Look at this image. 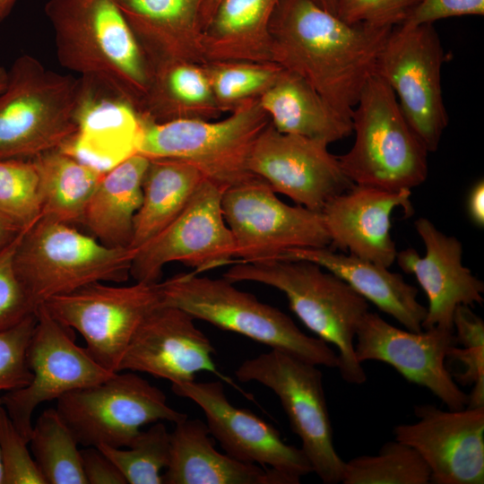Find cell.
<instances>
[{
    "mask_svg": "<svg viewBox=\"0 0 484 484\" xmlns=\"http://www.w3.org/2000/svg\"><path fill=\"white\" fill-rule=\"evenodd\" d=\"M161 304L159 282L135 281L127 286L91 283L42 306L58 323L84 338L85 349L97 363L118 372L138 327Z\"/></svg>",
    "mask_w": 484,
    "mask_h": 484,
    "instance_id": "cell-12",
    "label": "cell"
},
{
    "mask_svg": "<svg viewBox=\"0 0 484 484\" xmlns=\"http://www.w3.org/2000/svg\"><path fill=\"white\" fill-rule=\"evenodd\" d=\"M321 8L336 15V8L338 0H312Z\"/></svg>",
    "mask_w": 484,
    "mask_h": 484,
    "instance_id": "cell-49",
    "label": "cell"
},
{
    "mask_svg": "<svg viewBox=\"0 0 484 484\" xmlns=\"http://www.w3.org/2000/svg\"><path fill=\"white\" fill-rule=\"evenodd\" d=\"M343 484H428L430 470L419 453L394 439L377 454L345 462Z\"/></svg>",
    "mask_w": 484,
    "mask_h": 484,
    "instance_id": "cell-34",
    "label": "cell"
},
{
    "mask_svg": "<svg viewBox=\"0 0 484 484\" xmlns=\"http://www.w3.org/2000/svg\"><path fill=\"white\" fill-rule=\"evenodd\" d=\"M80 79L76 130L60 150L106 172L136 152L143 115L99 82Z\"/></svg>",
    "mask_w": 484,
    "mask_h": 484,
    "instance_id": "cell-23",
    "label": "cell"
},
{
    "mask_svg": "<svg viewBox=\"0 0 484 484\" xmlns=\"http://www.w3.org/2000/svg\"><path fill=\"white\" fill-rule=\"evenodd\" d=\"M194 320L175 307L161 304L154 308L135 332L118 372L147 373L179 385L207 371L235 385L219 373L212 359L215 349Z\"/></svg>",
    "mask_w": 484,
    "mask_h": 484,
    "instance_id": "cell-20",
    "label": "cell"
},
{
    "mask_svg": "<svg viewBox=\"0 0 484 484\" xmlns=\"http://www.w3.org/2000/svg\"><path fill=\"white\" fill-rule=\"evenodd\" d=\"M221 0H203L201 8V24L203 30L211 21Z\"/></svg>",
    "mask_w": 484,
    "mask_h": 484,
    "instance_id": "cell-47",
    "label": "cell"
},
{
    "mask_svg": "<svg viewBox=\"0 0 484 484\" xmlns=\"http://www.w3.org/2000/svg\"><path fill=\"white\" fill-rule=\"evenodd\" d=\"M0 404H1V400H0ZM0 484H4V473H3L1 456H0Z\"/></svg>",
    "mask_w": 484,
    "mask_h": 484,
    "instance_id": "cell-51",
    "label": "cell"
},
{
    "mask_svg": "<svg viewBox=\"0 0 484 484\" xmlns=\"http://www.w3.org/2000/svg\"><path fill=\"white\" fill-rule=\"evenodd\" d=\"M7 82V71L0 66V92L4 89Z\"/></svg>",
    "mask_w": 484,
    "mask_h": 484,
    "instance_id": "cell-50",
    "label": "cell"
},
{
    "mask_svg": "<svg viewBox=\"0 0 484 484\" xmlns=\"http://www.w3.org/2000/svg\"><path fill=\"white\" fill-rule=\"evenodd\" d=\"M414 225L425 255L410 247L397 252L395 260L403 272L416 277L427 295L422 330L435 326L454 330L455 308L482 304L484 283L462 264V246L455 237L445 235L427 218H419Z\"/></svg>",
    "mask_w": 484,
    "mask_h": 484,
    "instance_id": "cell-21",
    "label": "cell"
},
{
    "mask_svg": "<svg viewBox=\"0 0 484 484\" xmlns=\"http://www.w3.org/2000/svg\"><path fill=\"white\" fill-rule=\"evenodd\" d=\"M411 192H389L353 185L330 199L321 211L330 237L329 247L389 268L396 259L391 236V215L402 208L406 216L413 212Z\"/></svg>",
    "mask_w": 484,
    "mask_h": 484,
    "instance_id": "cell-22",
    "label": "cell"
},
{
    "mask_svg": "<svg viewBox=\"0 0 484 484\" xmlns=\"http://www.w3.org/2000/svg\"><path fill=\"white\" fill-rule=\"evenodd\" d=\"M42 216L39 176L31 160H0V217L28 230Z\"/></svg>",
    "mask_w": 484,
    "mask_h": 484,
    "instance_id": "cell-37",
    "label": "cell"
},
{
    "mask_svg": "<svg viewBox=\"0 0 484 484\" xmlns=\"http://www.w3.org/2000/svg\"><path fill=\"white\" fill-rule=\"evenodd\" d=\"M269 124L258 96L239 102L226 118L218 121L179 118L156 122L143 115L136 152L148 159L187 161L225 190L255 177L248 169L250 152Z\"/></svg>",
    "mask_w": 484,
    "mask_h": 484,
    "instance_id": "cell-6",
    "label": "cell"
},
{
    "mask_svg": "<svg viewBox=\"0 0 484 484\" xmlns=\"http://www.w3.org/2000/svg\"><path fill=\"white\" fill-rule=\"evenodd\" d=\"M350 118L353 145L337 158L353 184L398 192L425 182L428 151L406 121L395 94L377 74L366 82Z\"/></svg>",
    "mask_w": 484,
    "mask_h": 484,
    "instance_id": "cell-5",
    "label": "cell"
},
{
    "mask_svg": "<svg viewBox=\"0 0 484 484\" xmlns=\"http://www.w3.org/2000/svg\"><path fill=\"white\" fill-rule=\"evenodd\" d=\"M25 231H21L0 249V330L19 324L36 311L14 266L16 248Z\"/></svg>",
    "mask_w": 484,
    "mask_h": 484,
    "instance_id": "cell-41",
    "label": "cell"
},
{
    "mask_svg": "<svg viewBox=\"0 0 484 484\" xmlns=\"http://www.w3.org/2000/svg\"><path fill=\"white\" fill-rule=\"evenodd\" d=\"M39 176L41 218L81 224L86 205L104 175L60 149L31 160Z\"/></svg>",
    "mask_w": 484,
    "mask_h": 484,
    "instance_id": "cell-31",
    "label": "cell"
},
{
    "mask_svg": "<svg viewBox=\"0 0 484 484\" xmlns=\"http://www.w3.org/2000/svg\"><path fill=\"white\" fill-rule=\"evenodd\" d=\"M317 367L272 349L245 360L235 376L243 383H260L277 395L313 472L324 484H337L342 480L345 462L334 447L323 375Z\"/></svg>",
    "mask_w": 484,
    "mask_h": 484,
    "instance_id": "cell-9",
    "label": "cell"
},
{
    "mask_svg": "<svg viewBox=\"0 0 484 484\" xmlns=\"http://www.w3.org/2000/svg\"><path fill=\"white\" fill-rule=\"evenodd\" d=\"M205 179L187 161L150 159L143 181L142 203L134 220L130 248L142 246L171 223Z\"/></svg>",
    "mask_w": 484,
    "mask_h": 484,
    "instance_id": "cell-30",
    "label": "cell"
},
{
    "mask_svg": "<svg viewBox=\"0 0 484 484\" xmlns=\"http://www.w3.org/2000/svg\"><path fill=\"white\" fill-rule=\"evenodd\" d=\"M467 212L471 220L479 228L484 227V180L479 179L471 188L467 197Z\"/></svg>",
    "mask_w": 484,
    "mask_h": 484,
    "instance_id": "cell-45",
    "label": "cell"
},
{
    "mask_svg": "<svg viewBox=\"0 0 484 484\" xmlns=\"http://www.w3.org/2000/svg\"><path fill=\"white\" fill-rule=\"evenodd\" d=\"M280 0H221L203 30L205 64L272 63L270 24Z\"/></svg>",
    "mask_w": 484,
    "mask_h": 484,
    "instance_id": "cell-27",
    "label": "cell"
},
{
    "mask_svg": "<svg viewBox=\"0 0 484 484\" xmlns=\"http://www.w3.org/2000/svg\"><path fill=\"white\" fill-rule=\"evenodd\" d=\"M393 28L349 24L312 0H280L270 24L271 59L350 118Z\"/></svg>",
    "mask_w": 484,
    "mask_h": 484,
    "instance_id": "cell-1",
    "label": "cell"
},
{
    "mask_svg": "<svg viewBox=\"0 0 484 484\" xmlns=\"http://www.w3.org/2000/svg\"><path fill=\"white\" fill-rule=\"evenodd\" d=\"M279 258L302 259L319 264L407 330L422 331L427 307L418 300V289L406 282L400 273L351 255L339 254L329 246L294 248Z\"/></svg>",
    "mask_w": 484,
    "mask_h": 484,
    "instance_id": "cell-26",
    "label": "cell"
},
{
    "mask_svg": "<svg viewBox=\"0 0 484 484\" xmlns=\"http://www.w3.org/2000/svg\"><path fill=\"white\" fill-rule=\"evenodd\" d=\"M56 410L84 446L126 447L141 428L157 421L177 423L186 414L168 405L163 392L133 371L67 393Z\"/></svg>",
    "mask_w": 484,
    "mask_h": 484,
    "instance_id": "cell-11",
    "label": "cell"
},
{
    "mask_svg": "<svg viewBox=\"0 0 484 484\" xmlns=\"http://www.w3.org/2000/svg\"><path fill=\"white\" fill-rule=\"evenodd\" d=\"M16 0H0V22L12 12Z\"/></svg>",
    "mask_w": 484,
    "mask_h": 484,
    "instance_id": "cell-48",
    "label": "cell"
},
{
    "mask_svg": "<svg viewBox=\"0 0 484 484\" xmlns=\"http://www.w3.org/2000/svg\"><path fill=\"white\" fill-rule=\"evenodd\" d=\"M271 124L281 133L298 134L327 144L352 133L351 119L330 106L298 75L282 69L259 96Z\"/></svg>",
    "mask_w": 484,
    "mask_h": 484,
    "instance_id": "cell-28",
    "label": "cell"
},
{
    "mask_svg": "<svg viewBox=\"0 0 484 484\" xmlns=\"http://www.w3.org/2000/svg\"><path fill=\"white\" fill-rule=\"evenodd\" d=\"M87 484H125L117 466L99 448L89 446L81 451Z\"/></svg>",
    "mask_w": 484,
    "mask_h": 484,
    "instance_id": "cell-44",
    "label": "cell"
},
{
    "mask_svg": "<svg viewBox=\"0 0 484 484\" xmlns=\"http://www.w3.org/2000/svg\"><path fill=\"white\" fill-rule=\"evenodd\" d=\"M28 445L29 441L21 435L0 404V456L4 484H47Z\"/></svg>",
    "mask_w": 484,
    "mask_h": 484,
    "instance_id": "cell-40",
    "label": "cell"
},
{
    "mask_svg": "<svg viewBox=\"0 0 484 484\" xmlns=\"http://www.w3.org/2000/svg\"><path fill=\"white\" fill-rule=\"evenodd\" d=\"M171 389L203 410L211 436L232 458L275 470L292 484H298L303 476L313 472L301 448L286 444L272 425L250 411L232 405L221 381L194 380L171 385Z\"/></svg>",
    "mask_w": 484,
    "mask_h": 484,
    "instance_id": "cell-18",
    "label": "cell"
},
{
    "mask_svg": "<svg viewBox=\"0 0 484 484\" xmlns=\"http://www.w3.org/2000/svg\"><path fill=\"white\" fill-rule=\"evenodd\" d=\"M454 343V330H402L368 311L357 328L355 355L361 364L376 360L390 365L409 382L429 390L449 410H462L468 406L469 394L459 387L445 362Z\"/></svg>",
    "mask_w": 484,
    "mask_h": 484,
    "instance_id": "cell-17",
    "label": "cell"
},
{
    "mask_svg": "<svg viewBox=\"0 0 484 484\" xmlns=\"http://www.w3.org/2000/svg\"><path fill=\"white\" fill-rule=\"evenodd\" d=\"M328 145L320 140L279 132L270 122L252 148L248 169L275 193L321 212L330 199L354 185Z\"/></svg>",
    "mask_w": 484,
    "mask_h": 484,
    "instance_id": "cell-16",
    "label": "cell"
},
{
    "mask_svg": "<svg viewBox=\"0 0 484 484\" xmlns=\"http://www.w3.org/2000/svg\"><path fill=\"white\" fill-rule=\"evenodd\" d=\"M36 323L35 311L19 324L0 330V393L30 384L32 374L27 364V349Z\"/></svg>",
    "mask_w": 484,
    "mask_h": 484,
    "instance_id": "cell-39",
    "label": "cell"
},
{
    "mask_svg": "<svg viewBox=\"0 0 484 484\" xmlns=\"http://www.w3.org/2000/svg\"><path fill=\"white\" fill-rule=\"evenodd\" d=\"M445 61L433 23L402 24L391 30L374 69L395 94L406 121L428 152L437 150L449 121L441 87Z\"/></svg>",
    "mask_w": 484,
    "mask_h": 484,
    "instance_id": "cell-10",
    "label": "cell"
},
{
    "mask_svg": "<svg viewBox=\"0 0 484 484\" xmlns=\"http://www.w3.org/2000/svg\"><path fill=\"white\" fill-rule=\"evenodd\" d=\"M37 323L27 349V364L32 374L28 385L4 393L1 404L21 435L29 441L32 414L42 402L98 385L116 372L97 363L85 347L78 346L68 328L53 318L40 305Z\"/></svg>",
    "mask_w": 484,
    "mask_h": 484,
    "instance_id": "cell-15",
    "label": "cell"
},
{
    "mask_svg": "<svg viewBox=\"0 0 484 484\" xmlns=\"http://www.w3.org/2000/svg\"><path fill=\"white\" fill-rule=\"evenodd\" d=\"M484 14V0H421L402 25L415 26L436 21Z\"/></svg>",
    "mask_w": 484,
    "mask_h": 484,
    "instance_id": "cell-43",
    "label": "cell"
},
{
    "mask_svg": "<svg viewBox=\"0 0 484 484\" xmlns=\"http://www.w3.org/2000/svg\"><path fill=\"white\" fill-rule=\"evenodd\" d=\"M421 0H338L336 16L353 25H402Z\"/></svg>",
    "mask_w": 484,
    "mask_h": 484,
    "instance_id": "cell-42",
    "label": "cell"
},
{
    "mask_svg": "<svg viewBox=\"0 0 484 484\" xmlns=\"http://www.w3.org/2000/svg\"><path fill=\"white\" fill-rule=\"evenodd\" d=\"M214 98L220 108H234L239 102L259 96L282 70L274 63L205 64Z\"/></svg>",
    "mask_w": 484,
    "mask_h": 484,
    "instance_id": "cell-38",
    "label": "cell"
},
{
    "mask_svg": "<svg viewBox=\"0 0 484 484\" xmlns=\"http://www.w3.org/2000/svg\"><path fill=\"white\" fill-rule=\"evenodd\" d=\"M170 447V432L163 421L141 430L125 449L106 445L97 446L129 484H163L161 470L169 465Z\"/></svg>",
    "mask_w": 484,
    "mask_h": 484,
    "instance_id": "cell-35",
    "label": "cell"
},
{
    "mask_svg": "<svg viewBox=\"0 0 484 484\" xmlns=\"http://www.w3.org/2000/svg\"><path fill=\"white\" fill-rule=\"evenodd\" d=\"M149 162L138 152L132 154L104 173L91 196L81 224L104 245L130 247Z\"/></svg>",
    "mask_w": 484,
    "mask_h": 484,
    "instance_id": "cell-29",
    "label": "cell"
},
{
    "mask_svg": "<svg viewBox=\"0 0 484 484\" xmlns=\"http://www.w3.org/2000/svg\"><path fill=\"white\" fill-rule=\"evenodd\" d=\"M218 108L204 69L185 62L151 64L149 89L140 109L143 115L165 122L191 118L190 111Z\"/></svg>",
    "mask_w": 484,
    "mask_h": 484,
    "instance_id": "cell-32",
    "label": "cell"
},
{
    "mask_svg": "<svg viewBox=\"0 0 484 484\" xmlns=\"http://www.w3.org/2000/svg\"><path fill=\"white\" fill-rule=\"evenodd\" d=\"M29 445L47 484H87L79 443L56 409L37 419Z\"/></svg>",
    "mask_w": 484,
    "mask_h": 484,
    "instance_id": "cell-33",
    "label": "cell"
},
{
    "mask_svg": "<svg viewBox=\"0 0 484 484\" xmlns=\"http://www.w3.org/2000/svg\"><path fill=\"white\" fill-rule=\"evenodd\" d=\"M221 209L236 257L243 262L279 258L290 249L326 247L331 243L321 212L283 203L257 177L225 189Z\"/></svg>",
    "mask_w": 484,
    "mask_h": 484,
    "instance_id": "cell-13",
    "label": "cell"
},
{
    "mask_svg": "<svg viewBox=\"0 0 484 484\" xmlns=\"http://www.w3.org/2000/svg\"><path fill=\"white\" fill-rule=\"evenodd\" d=\"M175 425L163 484H292L275 470L218 452L202 420L186 418Z\"/></svg>",
    "mask_w": 484,
    "mask_h": 484,
    "instance_id": "cell-25",
    "label": "cell"
},
{
    "mask_svg": "<svg viewBox=\"0 0 484 484\" xmlns=\"http://www.w3.org/2000/svg\"><path fill=\"white\" fill-rule=\"evenodd\" d=\"M20 232L21 230L0 217V249L7 245Z\"/></svg>",
    "mask_w": 484,
    "mask_h": 484,
    "instance_id": "cell-46",
    "label": "cell"
},
{
    "mask_svg": "<svg viewBox=\"0 0 484 484\" xmlns=\"http://www.w3.org/2000/svg\"><path fill=\"white\" fill-rule=\"evenodd\" d=\"M203 0H117L150 65L204 63L201 8Z\"/></svg>",
    "mask_w": 484,
    "mask_h": 484,
    "instance_id": "cell-24",
    "label": "cell"
},
{
    "mask_svg": "<svg viewBox=\"0 0 484 484\" xmlns=\"http://www.w3.org/2000/svg\"><path fill=\"white\" fill-rule=\"evenodd\" d=\"M234 284L224 277L210 278L194 272L159 282L164 305L316 366L338 367V355L326 342L307 335L282 311Z\"/></svg>",
    "mask_w": 484,
    "mask_h": 484,
    "instance_id": "cell-4",
    "label": "cell"
},
{
    "mask_svg": "<svg viewBox=\"0 0 484 484\" xmlns=\"http://www.w3.org/2000/svg\"><path fill=\"white\" fill-rule=\"evenodd\" d=\"M45 13L59 64L99 82L140 110L151 65L117 0H49Z\"/></svg>",
    "mask_w": 484,
    "mask_h": 484,
    "instance_id": "cell-2",
    "label": "cell"
},
{
    "mask_svg": "<svg viewBox=\"0 0 484 484\" xmlns=\"http://www.w3.org/2000/svg\"><path fill=\"white\" fill-rule=\"evenodd\" d=\"M222 277L233 283L253 281L281 291L305 326L337 349L342 379L355 385L367 381L355 355V336L369 311L368 301L337 275L311 261L274 258L236 262Z\"/></svg>",
    "mask_w": 484,
    "mask_h": 484,
    "instance_id": "cell-3",
    "label": "cell"
},
{
    "mask_svg": "<svg viewBox=\"0 0 484 484\" xmlns=\"http://www.w3.org/2000/svg\"><path fill=\"white\" fill-rule=\"evenodd\" d=\"M223 191L205 179L171 223L134 249L130 276L135 281L158 283L164 266L172 262L199 274L234 262L236 246L221 209Z\"/></svg>",
    "mask_w": 484,
    "mask_h": 484,
    "instance_id": "cell-14",
    "label": "cell"
},
{
    "mask_svg": "<svg viewBox=\"0 0 484 484\" xmlns=\"http://www.w3.org/2000/svg\"><path fill=\"white\" fill-rule=\"evenodd\" d=\"M134 255L130 247L108 246L74 226L40 218L23 233L14 266L37 309L53 297L91 283L127 281Z\"/></svg>",
    "mask_w": 484,
    "mask_h": 484,
    "instance_id": "cell-7",
    "label": "cell"
},
{
    "mask_svg": "<svg viewBox=\"0 0 484 484\" xmlns=\"http://www.w3.org/2000/svg\"><path fill=\"white\" fill-rule=\"evenodd\" d=\"M81 79L22 55L0 92V160H32L62 148L76 130Z\"/></svg>",
    "mask_w": 484,
    "mask_h": 484,
    "instance_id": "cell-8",
    "label": "cell"
},
{
    "mask_svg": "<svg viewBox=\"0 0 484 484\" xmlns=\"http://www.w3.org/2000/svg\"><path fill=\"white\" fill-rule=\"evenodd\" d=\"M455 343L446 359L461 366L452 374L462 385H472L467 407L484 406V322L470 306L460 305L453 318Z\"/></svg>",
    "mask_w": 484,
    "mask_h": 484,
    "instance_id": "cell-36",
    "label": "cell"
},
{
    "mask_svg": "<svg viewBox=\"0 0 484 484\" xmlns=\"http://www.w3.org/2000/svg\"><path fill=\"white\" fill-rule=\"evenodd\" d=\"M418 420L394 427V438L416 450L433 484L484 483V406L443 411L417 405Z\"/></svg>",
    "mask_w": 484,
    "mask_h": 484,
    "instance_id": "cell-19",
    "label": "cell"
}]
</instances>
